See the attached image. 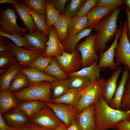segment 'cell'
Returning a JSON list of instances; mask_svg holds the SVG:
<instances>
[{
  "instance_id": "1",
  "label": "cell",
  "mask_w": 130,
  "mask_h": 130,
  "mask_svg": "<svg viewBox=\"0 0 130 130\" xmlns=\"http://www.w3.org/2000/svg\"><path fill=\"white\" fill-rule=\"evenodd\" d=\"M94 119L97 130L115 129L116 124L130 119V111L114 109L106 102L103 96L94 104Z\"/></svg>"
},
{
  "instance_id": "2",
  "label": "cell",
  "mask_w": 130,
  "mask_h": 130,
  "mask_svg": "<svg viewBox=\"0 0 130 130\" xmlns=\"http://www.w3.org/2000/svg\"><path fill=\"white\" fill-rule=\"evenodd\" d=\"M123 8H119L102 19L92 28L97 32L94 48L98 55L102 53L107 47V43L115 37L118 28L117 21Z\"/></svg>"
},
{
  "instance_id": "3",
  "label": "cell",
  "mask_w": 130,
  "mask_h": 130,
  "mask_svg": "<svg viewBox=\"0 0 130 130\" xmlns=\"http://www.w3.org/2000/svg\"><path fill=\"white\" fill-rule=\"evenodd\" d=\"M51 82L45 81L38 84H30L28 86L12 94L18 101L40 100L45 102L52 103Z\"/></svg>"
},
{
  "instance_id": "4",
  "label": "cell",
  "mask_w": 130,
  "mask_h": 130,
  "mask_svg": "<svg viewBox=\"0 0 130 130\" xmlns=\"http://www.w3.org/2000/svg\"><path fill=\"white\" fill-rule=\"evenodd\" d=\"M106 81L104 78L90 81L84 88L81 96L75 106L78 114L86 107L94 104L103 95Z\"/></svg>"
},
{
  "instance_id": "5",
  "label": "cell",
  "mask_w": 130,
  "mask_h": 130,
  "mask_svg": "<svg viewBox=\"0 0 130 130\" xmlns=\"http://www.w3.org/2000/svg\"><path fill=\"white\" fill-rule=\"evenodd\" d=\"M29 121L47 130H53L63 123L53 110L46 105L30 118Z\"/></svg>"
},
{
  "instance_id": "6",
  "label": "cell",
  "mask_w": 130,
  "mask_h": 130,
  "mask_svg": "<svg viewBox=\"0 0 130 130\" xmlns=\"http://www.w3.org/2000/svg\"><path fill=\"white\" fill-rule=\"evenodd\" d=\"M119 42L116 48L114 57L116 63H120L130 69V42L127 34V23L125 22L122 27Z\"/></svg>"
},
{
  "instance_id": "7",
  "label": "cell",
  "mask_w": 130,
  "mask_h": 130,
  "mask_svg": "<svg viewBox=\"0 0 130 130\" xmlns=\"http://www.w3.org/2000/svg\"><path fill=\"white\" fill-rule=\"evenodd\" d=\"M17 17L14 10L8 7L6 10L0 9V31L8 34H21L26 31L17 25Z\"/></svg>"
},
{
  "instance_id": "8",
  "label": "cell",
  "mask_w": 130,
  "mask_h": 130,
  "mask_svg": "<svg viewBox=\"0 0 130 130\" xmlns=\"http://www.w3.org/2000/svg\"><path fill=\"white\" fill-rule=\"evenodd\" d=\"M79 52L78 49L72 53L64 51L61 55L54 56L59 67L68 75L78 71L81 68L82 59Z\"/></svg>"
},
{
  "instance_id": "9",
  "label": "cell",
  "mask_w": 130,
  "mask_h": 130,
  "mask_svg": "<svg viewBox=\"0 0 130 130\" xmlns=\"http://www.w3.org/2000/svg\"><path fill=\"white\" fill-rule=\"evenodd\" d=\"M96 34L89 35L83 42L77 45L76 47L81 53L82 59L81 68L88 66L99 59L95 50L94 45Z\"/></svg>"
},
{
  "instance_id": "10",
  "label": "cell",
  "mask_w": 130,
  "mask_h": 130,
  "mask_svg": "<svg viewBox=\"0 0 130 130\" xmlns=\"http://www.w3.org/2000/svg\"><path fill=\"white\" fill-rule=\"evenodd\" d=\"M6 41L9 50L14 55L21 67L29 66L44 52L39 50H31L22 48L9 39Z\"/></svg>"
},
{
  "instance_id": "11",
  "label": "cell",
  "mask_w": 130,
  "mask_h": 130,
  "mask_svg": "<svg viewBox=\"0 0 130 130\" xmlns=\"http://www.w3.org/2000/svg\"><path fill=\"white\" fill-rule=\"evenodd\" d=\"M45 105L52 109L58 117L68 127L78 115L75 107L67 104L45 102Z\"/></svg>"
},
{
  "instance_id": "12",
  "label": "cell",
  "mask_w": 130,
  "mask_h": 130,
  "mask_svg": "<svg viewBox=\"0 0 130 130\" xmlns=\"http://www.w3.org/2000/svg\"><path fill=\"white\" fill-rule=\"evenodd\" d=\"M122 29V27L118 28L114 40L110 47L106 51L98 55L99 60L98 66L100 70L105 67H108L113 70L117 68L118 64L114 62V59L116 48L121 33Z\"/></svg>"
},
{
  "instance_id": "13",
  "label": "cell",
  "mask_w": 130,
  "mask_h": 130,
  "mask_svg": "<svg viewBox=\"0 0 130 130\" xmlns=\"http://www.w3.org/2000/svg\"><path fill=\"white\" fill-rule=\"evenodd\" d=\"M3 114L2 116L4 120L12 128H22L30 122L29 119L17 107Z\"/></svg>"
},
{
  "instance_id": "14",
  "label": "cell",
  "mask_w": 130,
  "mask_h": 130,
  "mask_svg": "<svg viewBox=\"0 0 130 130\" xmlns=\"http://www.w3.org/2000/svg\"><path fill=\"white\" fill-rule=\"evenodd\" d=\"M49 30V35L47 47L42 55L45 57L49 58L57 55H61L64 51L56 30L53 26L50 27Z\"/></svg>"
},
{
  "instance_id": "15",
  "label": "cell",
  "mask_w": 130,
  "mask_h": 130,
  "mask_svg": "<svg viewBox=\"0 0 130 130\" xmlns=\"http://www.w3.org/2000/svg\"><path fill=\"white\" fill-rule=\"evenodd\" d=\"M13 5L14 10L23 23L25 29L28 31V33H31L36 31L37 30L29 13V7L22 0H19Z\"/></svg>"
},
{
  "instance_id": "16",
  "label": "cell",
  "mask_w": 130,
  "mask_h": 130,
  "mask_svg": "<svg viewBox=\"0 0 130 130\" xmlns=\"http://www.w3.org/2000/svg\"><path fill=\"white\" fill-rule=\"evenodd\" d=\"M22 34L32 47V50L45 51L49 37L43 32L37 30L31 33H23Z\"/></svg>"
},
{
  "instance_id": "17",
  "label": "cell",
  "mask_w": 130,
  "mask_h": 130,
  "mask_svg": "<svg viewBox=\"0 0 130 130\" xmlns=\"http://www.w3.org/2000/svg\"><path fill=\"white\" fill-rule=\"evenodd\" d=\"M94 115V104L85 108L78 114L77 118L83 130H97Z\"/></svg>"
},
{
  "instance_id": "18",
  "label": "cell",
  "mask_w": 130,
  "mask_h": 130,
  "mask_svg": "<svg viewBox=\"0 0 130 130\" xmlns=\"http://www.w3.org/2000/svg\"><path fill=\"white\" fill-rule=\"evenodd\" d=\"M122 71V67L120 66L112 72L111 76L106 81L103 96L105 101L108 104L116 92L117 80Z\"/></svg>"
},
{
  "instance_id": "19",
  "label": "cell",
  "mask_w": 130,
  "mask_h": 130,
  "mask_svg": "<svg viewBox=\"0 0 130 130\" xmlns=\"http://www.w3.org/2000/svg\"><path fill=\"white\" fill-rule=\"evenodd\" d=\"M20 71L26 75L30 84H38L45 81L52 82L58 79L55 77L34 68H26L21 67Z\"/></svg>"
},
{
  "instance_id": "20",
  "label": "cell",
  "mask_w": 130,
  "mask_h": 130,
  "mask_svg": "<svg viewBox=\"0 0 130 130\" xmlns=\"http://www.w3.org/2000/svg\"><path fill=\"white\" fill-rule=\"evenodd\" d=\"M130 75L129 68L127 67H125L123 71L121 79L115 93V96L108 104L111 108L116 110H121L122 99L126 83Z\"/></svg>"
},
{
  "instance_id": "21",
  "label": "cell",
  "mask_w": 130,
  "mask_h": 130,
  "mask_svg": "<svg viewBox=\"0 0 130 130\" xmlns=\"http://www.w3.org/2000/svg\"><path fill=\"white\" fill-rule=\"evenodd\" d=\"M112 12L110 8L104 6L94 7L87 15L88 21L86 28L92 29L102 19Z\"/></svg>"
},
{
  "instance_id": "22",
  "label": "cell",
  "mask_w": 130,
  "mask_h": 130,
  "mask_svg": "<svg viewBox=\"0 0 130 130\" xmlns=\"http://www.w3.org/2000/svg\"><path fill=\"white\" fill-rule=\"evenodd\" d=\"M45 105L42 100H25L19 102L17 107L30 119Z\"/></svg>"
},
{
  "instance_id": "23",
  "label": "cell",
  "mask_w": 130,
  "mask_h": 130,
  "mask_svg": "<svg viewBox=\"0 0 130 130\" xmlns=\"http://www.w3.org/2000/svg\"><path fill=\"white\" fill-rule=\"evenodd\" d=\"M85 86L78 88L69 89L67 92L61 97L52 99L53 103H63L75 107L77 103Z\"/></svg>"
},
{
  "instance_id": "24",
  "label": "cell",
  "mask_w": 130,
  "mask_h": 130,
  "mask_svg": "<svg viewBox=\"0 0 130 130\" xmlns=\"http://www.w3.org/2000/svg\"><path fill=\"white\" fill-rule=\"evenodd\" d=\"M18 101L9 89L0 93V112L3 114L13 108L17 107Z\"/></svg>"
},
{
  "instance_id": "25",
  "label": "cell",
  "mask_w": 130,
  "mask_h": 130,
  "mask_svg": "<svg viewBox=\"0 0 130 130\" xmlns=\"http://www.w3.org/2000/svg\"><path fill=\"white\" fill-rule=\"evenodd\" d=\"M21 67L17 61L8 68L6 71L0 77V91L8 89L13 79Z\"/></svg>"
},
{
  "instance_id": "26",
  "label": "cell",
  "mask_w": 130,
  "mask_h": 130,
  "mask_svg": "<svg viewBox=\"0 0 130 130\" xmlns=\"http://www.w3.org/2000/svg\"><path fill=\"white\" fill-rule=\"evenodd\" d=\"M92 30L91 28H86L82 32L71 37H68L62 43L65 52L72 53L76 49L77 44L82 39L88 36Z\"/></svg>"
},
{
  "instance_id": "27",
  "label": "cell",
  "mask_w": 130,
  "mask_h": 130,
  "mask_svg": "<svg viewBox=\"0 0 130 130\" xmlns=\"http://www.w3.org/2000/svg\"><path fill=\"white\" fill-rule=\"evenodd\" d=\"M88 21L87 15L83 16H75L71 19L68 28V37L78 33L86 28Z\"/></svg>"
},
{
  "instance_id": "28",
  "label": "cell",
  "mask_w": 130,
  "mask_h": 130,
  "mask_svg": "<svg viewBox=\"0 0 130 130\" xmlns=\"http://www.w3.org/2000/svg\"><path fill=\"white\" fill-rule=\"evenodd\" d=\"M98 61H95L91 65L82 68L78 71L69 74L68 77L78 75L88 78L91 81L99 79L100 69L98 66Z\"/></svg>"
},
{
  "instance_id": "29",
  "label": "cell",
  "mask_w": 130,
  "mask_h": 130,
  "mask_svg": "<svg viewBox=\"0 0 130 130\" xmlns=\"http://www.w3.org/2000/svg\"><path fill=\"white\" fill-rule=\"evenodd\" d=\"M70 21L64 14L61 13L57 21L53 25L61 43L68 37V28Z\"/></svg>"
},
{
  "instance_id": "30",
  "label": "cell",
  "mask_w": 130,
  "mask_h": 130,
  "mask_svg": "<svg viewBox=\"0 0 130 130\" xmlns=\"http://www.w3.org/2000/svg\"><path fill=\"white\" fill-rule=\"evenodd\" d=\"M69 79H57L51 82V92L52 99L58 98L69 89Z\"/></svg>"
},
{
  "instance_id": "31",
  "label": "cell",
  "mask_w": 130,
  "mask_h": 130,
  "mask_svg": "<svg viewBox=\"0 0 130 130\" xmlns=\"http://www.w3.org/2000/svg\"><path fill=\"white\" fill-rule=\"evenodd\" d=\"M29 13L32 17L37 30L43 32L49 37L50 32L47 24L46 15L40 13L29 7Z\"/></svg>"
},
{
  "instance_id": "32",
  "label": "cell",
  "mask_w": 130,
  "mask_h": 130,
  "mask_svg": "<svg viewBox=\"0 0 130 130\" xmlns=\"http://www.w3.org/2000/svg\"><path fill=\"white\" fill-rule=\"evenodd\" d=\"M30 85L29 81L26 75L20 71L13 79L8 89L11 92H14L26 88Z\"/></svg>"
},
{
  "instance_id": "33",
  "label": "cell",
  "mask_w": 130,
  "mask_h": 130,
  "mask_svg": "<svg viewBox=\"0 0 130 130\" xmlns=\"http://www.w3.org/2000/svg\"><path fill=\"white\" fill-rule=\"evenodd\" d=\"M44 72L50 76L56 78L58 79H68V76L60 68L54 56Z\"/></svg>"
},
{
  "instance_id": "34",
  "label": "cell",
  "mask_w": 130,
  "mask_h": 130,
  "mask_svg": "<svg viewBox=\"0 0 130 130\" xmlns=\"http://www.w3.org/2000/svg\"><path fill=\"white\" fill-rule=\"evenodd\" d=\"M46 10V23L49 28L57 21L61 13L56 9L54 5L48 0H45Z\"/></svg>"
},
{
  "instance_id": "35",
  "label": "cell",
  "mask_w": 130,
  "mask_h": 130,
  "mask_svg": "<svg viewBox=\"0 0 130 130\" xmlns=\"http://www.w3.org/2000/svg\"><path fill=\"white\" fill-rule=\"evenodd\" d=\"M0 35L8 38L19 47H22V48L32 50V47L26 39L24 36L22 37L21 34L9 35L0 31Z\"/></svg>"
},
{
  "instance_id": "36",
  "label": "cell",
  "mask_w": 130,
  "mask_h": 130,
  "mask_svg": "<svg viewBox=\"0 0 130 130\" xmlns=\"http://www.w3.org/2000/svg\"><path fill=\"white\" fill-rule=\"evenodd\" d=\"M17 61L15 56L9 51L0 52V70L8 68Z\"/></svg>"
},
{
  "instance_id": "37",
  "label": "cell",
  "mask_w": 130,
  "mask_h": 130,
  "mask_svg": "<svg viewBox=\"0 0 130 130\" xmlns=\"http://www.w3.org/2000/svg\"><path fill=\"white\" fill-rule=\"evenodd\" d=\"M85 0H72L66 8L64 14L70 20L76 14L81 7L84 3Z\"/></svg>"
},
{
  "instance_id": "38",
  "label": "cell",
  "mask_w": 130,
  "mask_h": 130,
  "mask_svg": "<svg viewBox=\"0 0 130 130\" xmlns=\"http://www.w3.org/2000/svg\"><path fill=\"white\" fill-rule=\"evenodd\" d=\"M69 88H78L86 86L90 81L87 78L76 75L69 77Z\"/></svg>"
},
{
  "instance_id": "39",
  "label": "cell",
  "mask_w": 130,
  "mask_h": 130,
  "mask_svg": "<svg viewBox=\"0 0 130 130\" xmlns=\"http://www.w3.org/2000/svg\"><path fill=\"white\" fill-rule=\"evenodd\" d=\"M22 1L30 8L40 13L46 15L45 0H23Z\"/></svg>"
},
{
  "instance_id": "40",
  "label": "cell",
  "mask_w": 130,
  "mask_h": 130,
  "mask_svg": "<svg viewBox=\"0 0 130 130\" xmlns=\"http://www.w3.org/2000/svg\"><path fill=\"white\" fill-rule=\"evenodd\" d=\"M121 106V110L130 111V74L126 83Z\"/></svg>"
},
{
  "instance_id": "41",
  "label": "cell",
  "mask_w": 130,
  "mask_h": 130,
  "mask_svg": "<svg viewBox=\"0 0 130 130\" xmlns=\"http://www.w3.org/2000/svg\"><path fill=\"white\" fill-rule=\"evenodd\" d=\"M53 57L47 58L44 57L42 55L31 63L29 66L30 68H35L44 72L49 64Z\"/></svg>"
},
{
  "instance_id": "42",
  "label": "cell",
  "mask_w": 130,
  "mask_h": 130,
  "mask_svg": "<svg viewBox=\"0 0 130 130\" xmlns=\"http://www.w3.org/2000/svg\"><path fill=\"white\" fill-rule=\"evenodd\" d=\"M125 1L124 0H98L96 6H104L113 11L119 8Z\"/></svg>"
},
{
  "instance_id": "43",
  "label": "cell",
  "mask_w": 130,
  "mask_h": 130,
  "mask_svg": "<svg viewBox=\"0 0 130 130\" xmlns=\"http://www.w3.org/2000/svg\"><path fill=\"white\" fill-rule=\"evenodd\" d=\"M98 0H86L81 7L75 16H83L97 5Z\"/></svg>"
},
{
  "instance_id": "44",
  "label": "cell",
  "mask_w": 130,
  "mask_h": 130,
  "mask_svg": "<svg viewBox=\"0 0 130 130\" xmlns=\"http://www.w3.org/2000/svg\"><path fill=\"white\" fill-rule=\"evenodd\" d=\"M48 1L52 4L60 13H64L65 10V5L67 0H50Z\"/></svg>"
},
{
  "instance_id": "45",
  "label": "cell",
  "mask_w": 130,
  "mask_h": 130,
  "mask_svg": "<svg viewBox=\"0 0 130 130\" xmlns=\"http://www.w3.org/2000/svg\"><path fill=\"white\" fill-rule=\"evenodd\" d=\"M115 128L118 130H130V122L128 120L120 121L116 124Z\"/></svg>"
},
{
  "instance_id": "46",
  "label": "cell",
  "mask_w": 130,
  "mask_h": 130,
  "mask_svg": "<svg viewBox=\"0 0 130 130\" xmlns=\"http://www.w3.org/2000/svg\"><path fill=\"white\" fill-rule=\"evenodd\" d=\"M22 128L25 130H47L38 125L30 122L25 125Z\"/></svg>"
},
{
  "instance_id": "47",
  "label": "cell",
  "mask_w": 130,
  "mask_h": 130,
  "mask_svg": "<svg viewBox=\"0 0 130 130\" xmlns=\"http://www.w3.org/2000/svg\"><path fill=\"white\" fill-rule=\"evenodd\" d=\"M66 130H83L79 124L77 118L73 120L70 125Z\"/></svg>"
},
{
  "instance_id": "48",
  "label": "cell",
  "mask_w": 130,
  "mask_h": 130,
  "mask_svg": "<svg viewBox=\"0 0 130 130\" xmlns=\"http://www.w3.org/2000/svg\"><path fill=\"white\" fill-rule=\"evenodd\" d=\"M5 37L2 36H0V52L9 51Z\"/></svg>"
},
{
  "instance_id": "49",
  "label": "cell",
  "mask_w": 130,
  "mask_h": 130,
  "mask_svg": "<svg viewBox=\"0 0 130 130\" xmlns=\"http://www.w3.org/2000/svg\"><path fill=\"white\" fill-rule=\"evenodd\" d=\"M123 8L125 10L126 14L127 23V34L128 38L130 41V11L128 10L125 6Z\"/></svg>"
},
{
  "instance_id": "50",
  "label": "cell",
  "mask_w": 130,
  "mask_h": 130,
  "mask_svg": "<svg viewBox=\"0 0 130 130\" xmlns=\"http://www.w3.org/2000/svg\"><path fill=\"white\" fill-rule=\"evenodd\" d=\"M11 127L6 123L0 112V130H11Z\"/></svg>"
},
{
  "instance_id": "51",
  "label": "cell",
  "mask_w": 130,
  "mask_h": 130,
  "mask_svg": "<svg viewBox=\"0 0 130 130\" xmlns=\"http://www.w3.org/2000/svg\"><path fill=\"white\" fill-rule=\"evenodd\" d=\"M19 1L18 0H0V4L7 3L12 4L13 5L14 4L18 2Z\"/></svg>"
},
{
  "instance_id": "52",
  "label": "cell",
  "mask_w": 130,
  "mask_h": 130,
  "mask_svg": "<svg viewBox=\"0 0 130 130\" xmlns=\"http://www.w3.org/2000/svg\"><path fill=\"white\" fill-rule=\"evenodd\" d=\"M68 127L65 123H63L57 128L53 130H66Z\"/></svg>"
},
{
  "instance_id": "53",
  "label": "cell",
  "mask_w": 130,
  "mask_h": 130,
  "mask_svg": "<svg viewBox=\"0 0 130 130\" xmlns=\"http://www.w3.org/2000/svg\"><path fill=\"white\" fill-rule=\"evenodd\" d=\"M125 6L128 10L130 11V0H125Z\"/></svg>"
},
{
  "instance_id": "54",
  "label": "cell",
  "mask_w": 130,
  "mask_h": 130,
  "mask_svg": "<svg viewBox=\"0 0 130 130\" xmlns=\"http://www.w3.org/2000/svg\"><path fill=\"white\" fill-rule=\"evenodd\" d=\"M11 130H25L23 128H14L11 127Z\"/></svg>"
},
{
  "instance_id": "55",
  "label": "cell",
  "mask_w": 130,
  "mask_h": 130,
  "mask_svg": "<svg viewBox=\"0 0 130 130\" xmlns=\"http://www.w3.org/2000/svg\"><path fill=\"white\" fill-rule=\"evenodd\" d=\"M7 69H2L1 70H0V73L1 74V73L4 72H5L6 70Z\"/></svg>"
},
{
  "instance_id": "56",
  "label": "cell",
  "mask_w": 130,
  "mask_h": 130,
  "mask_svg": "<svg viewBox=\"0 0 130 130\" xmlns=\"http://www.w3.org/2000/svg\"><path fill=\"white\" fill-rule=\"evenodd\" d=\"M115 130H118V129H116V128H115Z\"/></svg>"
},
{
  "instance_id": "57",
  "label": "cell",
  "mask_w": 130,
  "mask_h": 130,
  "mask_svg": "<svg viewBox=\"0 0 130 130\" xmlns=\"http://www.w3.org/2000/svg\"><path fill=\"white\" fill-rule=\"evenodd\" d=\"M128 121L130 122V119Z\"/></svg>"
},
{
  "instance_id": "58",
  "label": "cell",
  "mask_w": 130,
  "mask_h": 130,
  "mask_svg": "<svg viewBox=\"0 0 130 130\" xmlns=\"http://www.w3.org/2000/svg\"><path fill=\"white\" fill-rule=\"evenodd\" d=\"M129 72H130V69L129 70Z\"/></svg>"
}]
</instances>
